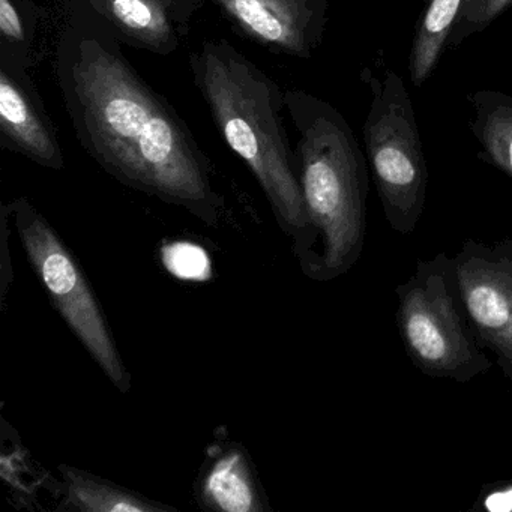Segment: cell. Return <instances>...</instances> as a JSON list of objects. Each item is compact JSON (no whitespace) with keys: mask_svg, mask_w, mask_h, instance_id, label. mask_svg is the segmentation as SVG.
<instances>
[{"mask_svg":"<svg viewBox=\"0 0 512 512\" xmlns=\"http://www.w3.org/2000/svg\"><path fill=\"white\" fill-rule=\"evenodd\" d=\"M56 77L76 139L107 175L208 226L218 223L224 199L211 160L119 41L70 16L58 40Z\"/></svg>","mask_w":512,"mask_h":512,"instance_id":"1","label":"cell"},{"mask_svg":"<svg viewBox=\"0 0 512 512\" xmlns=\"http://www.w3.org/2000/svg\"><path fill=\"white\" fill-rule=\"evenodd\" d=\"M188 65L215 128L247 164L295 251L307 236L308 217L284 124L283 89L226 38L202 41Z\"/></svg>","mask_w":512,"mask_h":512,"instance_id":"2","label":"cell"},{"mask_svg":"<svg viewBox=\"0 0 512 512\" xmlns=\"http://www.w3.org/2000/svg\"><path fill=\"white\" fill-rule=\"evenodd\" d=\"M296 130V169L308 232L296 259L317 283L346 275L361 259L367 233L368 160L334 106L301 89H284Z\"/></svg>","mask_w":512,"mask_h":512,"instance_id":"3","label":"cell"},{"mask_svg":"<svg viewBox=\"0 0 512 512\" xmlns=\"http://www.w3.org/2000/svg\"><path fill=\"white\" fill-rule=\"evenodd\" d=\"M395 296L401 343L424 376L467 383L490 370L461 299L454 257L418 260Z\"/></svg>","mask_w":512,"mask_h":512,"instance_id":"4","label":"cell"},{"mask_svg":"<svg viewBox=\"0 0 512 512\" xmlns=\"http://www.w3.org/2000/svg\"><path fill=\"white\" fill-rule=\"evenodd\" d=\"M371 104L364 122L368 166L394 232H415L427 202L428 169L415 109L403 79L394 70L382 74L365 68Z\"/></svg>","mask_w":512,"mask_h":512,"instance_id":"5","label":"cell"},{"mask_svg":"<svg viewBox=\"0 0 512 512\" xmlns=\"http://www.w3.org/2000/svg\"><path fill=\"white\" fill-rule=\"evenodd\" d=\"M5 208L13 217L23 250L53 307L107 379L127 394L131 389L130 371L82 266L49 220L28 199L19 197Z\"/></svg>","mask_w":512,"mask_h":512,"instance_id":"6","label":"cell"},{"mask_svg":"<svg viewBox=\"0 0 512 512\" xmlns=\"http://www.w3.org/2000/svg\"><path fill=\"white\" fill-rule=\"evenodd\" d=\"M454 262L473 331L512 380V238L493 244L467 239Z\"/></svg>","mask_w":512,"mask_h":512,"instance_id":"7","label":"cell"},{"mask_svg":"<svg viewBox=\"0 0 512 512\" xmlns=\"http://www.w3.org/2000/svg\"><path fill=\"white\" fill-rule=\"evenodd\" d=\"M68 16L88 20L122 46L170 56L193 31L209 0H62Z\"/></svg>","mask_w":512,"mask_h":512,"instance_id":"8","label":"cell"},{"mask_svg":"<svg viewBox=\"0 0 512 512\" xmlns=\"http://www.w3.org/2000/svg\"><path fill=\"white\" fill-rule=\"evenodd\" d=\"M233 32L272 55L308 61L322 46L329 0H209Z\"/></svg>","mask_w":512,"mask_h":512,"instance_id":"9","label":"cell"},{"mask_svg":"<svg viewBox=\"0 0 512 512\" xmlns=\"http://www.w3.org/2000/svg\"><path fill=\"white\" fill-rule=\"evenodd\" d=\"M0 146L49 170H64L55 125L28 67L0 56Z\"/></svg>","mask_w":512,"mask_h":512,"instance_id":"10","label":"cell"},{"mask_svg":"<svg viewBox=\"0 0 512 512\" xmlns=\"http://www.w3.org/2000/svg\"><path fill=\"white\" fill-rule=\"evenodd\" d=\"M196 499L203 509L209 511H269L268 499L250 455L244 446L235 442L215 443L209 449L197 479Z\"/></svg>","mask_w":512,"mask_h":512,"instance_id":"11","label":"cell"},{"mask_svg":"<svg viewBox=\"0 0 512 512\" xmlns=\"http://www.w3.org/2000/svg\"><path fill=\"white\" fill-rule=\"evenodd\" d=\"M64 476V511L80 512H169L172 506L155 502L136 491L113 484L101 476L76 467L59 466Z\"/></svg>","mask_w":512,"mask_h":512,"instance_id":"12","label":"cell"},{"mask_svg":"<svg viewBox=\"0 0 512 512\" xmlns=\"http://www.w3.org/2000/svg\"><path fill=\"white\" fill-rule=\"evenodd\" d=\"M470 128L485 158L512 179V95L476 91L467 97Z\"/></svg>","mask_w":512,"mask_h":512,"instance_id":"13","label":"cell"},{"mask_svg":"<svg viewBox=\"0 0 512 512\" xmlns=\"http://www.w3.org/2000/svg\"><path fill=\"white\" fill-rule=\"evenodd\" d=\"M463 2L464 0H427L416 25L410 50V80L416 88H421L430 79L434 68L439 64Z\"/></svg>","mask_w":512,"mask_h":512,"instance_id":"14","label":"cell"},{"mask_svg":"<svg viewBox=\"0 0 512 512\" xmlns=\"http://www.w3.org/2000/svg\"><path fill=\"white\" fill-rule=\"evenodd\" d=\"M37 28L38 7L32 0H0V56L31 67Z\"/></svg>","mask_w":512,"mask_h":512,"instance_id":"15","label":"cell"},{"mask_svg":"<svg viewBox=\"0 0 512 512\" xmlns=\"http://www.w3.org/2000/svg\"><path fill=\"white\" fill-rule=\"evenodd\" d=\"M509 7H512V0H464L452 26L448 47H458L467 38L484 31Z\"/></svg>","mask_w":512,"mask_h":512,"instance_id":"16","label":"cell"}]
</instances>
